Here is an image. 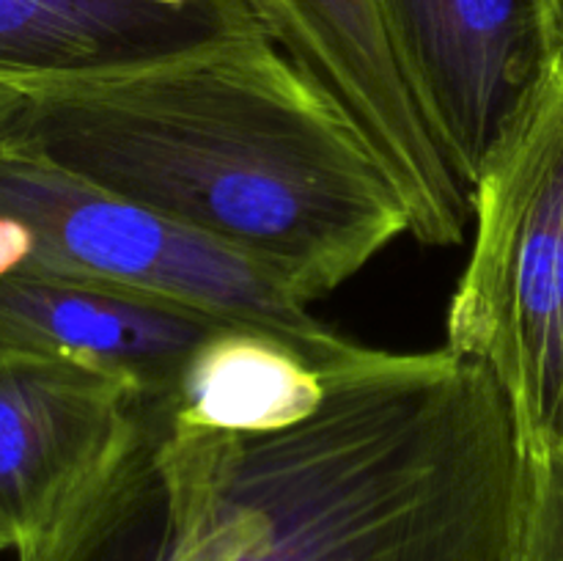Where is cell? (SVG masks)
Masks as SVG:
<instances>
[{
  "label": "cell",
  "mask_w": 563,
  "mask_h": 561,
  "mask_svg": "<svg viewBox=\"0 0 563 561\" xmlns=\"http://www.w3.org/2000/svg\"><path fill=\"white\" fill-rule=\"evenodd\" d=\"M522 457L493 374L363 346L308 416L207 427L135 394L102 465L20 561H511Z\"/></svg>",
  "instance_id": "obj_1"
},
{
  "label": "cell",
  "mask_w": 563,
  "mask_h": 561,
  "mask_svg": "<svg viewBox=\"0 0 563 561\" xmlns=\"http://www.w3.org/2000/svg\"><path fill=\"white\" fill-rule=\"evenodd\" d=\"M9 141L240 253L306 306L410 234L388 170L269 36L31 88Z\"/></svg>",
  "instance_id": "obj_2"
},
{
  "label": "cell",
  "mask_w": 563,
  "mask_h": 561,
  "mask_svg": "<svg viewBox=\"0 0 563 561\" xmlns=\"http://www.w3.org/2000/svg\"><path fill=\"white\" fill-rule=\"evenodd\" d=\"M471 256L445 346L487 369L522 462L563 451V61L471 187Z\"/></svg>",
  "instance_id": "obj_3"
},
{
  "label": "cell",
  "mask_w": 563,
  "mask_h": 561,
  "mask_svg": "<svg viewBox=\"0 0 563 561\" xmlns=\"http://www.w3.org/2000/svg\"><path fill=\"white\" fill-rule=\"evenodd\" d=\"M0 218L16 220L27 234L20 275L93 280L157 297L220 324L275 336L322 372L363 350L240 253L11 141L0 146Z\"/></svg>",
  "instance_id": "obj_4"
},
{
  "label": "cell",
  "mask_w": 563,
  "mask_h": 561,
  "mask_svg": "<svg viewBox=\"0 0 563 561\" xmlns=\"http://www.w3.org/2000/svg\"><path fill=\"white\" fill-rule=\"evenodd\" d=\"M401 72L465 190L563 61L561 0H377Z\"/></svg>",
  "instance_id": "obj_5"
},
{
  "label": "cell",
  "mask_w": 563,
  "mask_h": 561,
  "mask_svg": "<svg viewBox=\"0 0 563 561\" xmlns=\"http://www.w3.org/2000/svg\"><path fill=\"white\" fill-rule=\"evenodd\" d=\"M275 47L317 82L383 163L410 234L449 248L465 234L471 193L445 160L394 53L377 0H247Z\"/></svg>",
  "instance_id": "obj_6"
},
{
  "label": "cell",
  "mask_w": 563,
  "mask_h": 561,
  "mask_svg": "<svg viewBox=\"0 0 563 561\" xmlns=\"http://www.w3.org/2000/svg\"><path fill=\"white\" fill-rule=\"evenodd\" d=\"M256 36L247 0H0V82L102 80Z\"/></svg>",
  "instance_id": "obj_7"
},
{
  "label": "cell",
  "mask_w": 563,
  "mask_h": 561,
  "mask_svg": "<svg viewBox=\"0 0 563 561\" xmlns=\"http://www.w3.org/2000/svg\"><path fill=\"white\" fill-rule=\"evenodd\" d=\"M137 391L60 358L0 352V522L33 542L102 465Z\"/></svg>",
  "instance_id": "obj_8"
},
{
  "label": "cell",
  "mask_w": 563,
  "mask_h": 561,
  "mask_svg": "<svg viewBox=\"0 0 563 561\" xmlns=\"http://www.w3.org/2000/svg\"><path fill=\"white\" fill-rule=\"evenodd\" d=\"M220 324L190 308L93 280L0 278V352L60 358L163 394Z\"/></svg>",
  "instance_id": "obj_9"
},
{
  "label": "cell",
  "mask_w": 563,
  "mask_h": 561,
  "mask_svg": "<svg viewBox=\"0 0 563 561\" xmlns=\"http://www.w3.org/2000/svg\"><path fill=\"white\" fill-rule=\"evenodd\" d=\"M168 394L207 427L267 429L308 416L324 394V372L275 336L218 328Z\"/></svg>",
  "instance_id": "obj_10"
},
{
  "label": "cell",
  "mask_w": 563,
  "mask_h": 561,
  "mask_svg": "<svg viewBox=\"0 0 563 561\" xmlns=\"http://www.w3.org/2000/svg\"><path fill=\"white\" fill-rule=\"evenodd\" d=\"M511 561H563V451L542 462H522Z\"/></svg>",
  "instance_id": "obj_11"
},
{
  "label": "cell",
  "mask_w": 563,
  "mask_h": 561,
  "mask_svg": "<svg viewBox=\"0 0 563 561\" xmlns=\"http://www.w3.org/2000/svg\"><path fill=\"white\" fill-rule=\"evenodd\" d=\"M27 88L11 86V82H0V146L14 132L16 119H20L22 108H25Z\"/></svg>",
  "instance_id": "obj_12"
},
{
  "label": "cell",
  "mask_w": 563,
  "mask_h": 561,
  "mask_svg": "<svg viewBox=\"0 0 563 561\" xmlns=\"http://www.w3.org/2000/svg\"><path fill=\"white\" fill-rule=\"evenodd\" d=\"M5 548H14V539H11L9 528H5L3 522H0V550H5Z\"/></svg>",
  "instance_id": "obj_13"
}]
</instances>
